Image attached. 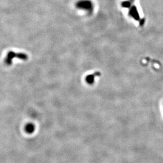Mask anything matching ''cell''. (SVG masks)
Instances as JSON below:
<instances>
[{
	"label": "cell",
	"mask_w": 163,
	"mask_h": 163,
	"mask_svg": "<svg viewBox=\"0 0 163 163\" xmlns=\"http://www.w3.org/2000/svg\"><path fill=\"white\" fill-rule=\"evenodd\" d=\"M76 7L80 10L87 11L89 13H92L94 4L90 0H79L76 3Z\"/></svg>",
	"instance_id": "cell-1"
},
{
	"label": "cell",
	"mask_w": 163,
	"mask_h": 163,
	"mask_svg": "<svg viewBox=\"0 0 163 163\" xmlns=\"http://www.w3.org/2000/svg\"><path fill=\"white\" fill-rule=\"evenodd\" d=\"M14 58H16V52L10 51L7 53V56L5 59V63L7 65H11L12 63V60Z\"/></svg>",
	"instance_id": "cell-2"
},
{
	"label": "cell",
	"mask_w": 163,
	"mask_h": 163,
	"mask_svg": "<svg viewBox=\"0 0 163 163\" xmlns=\"http://www.w3.org/2000/svg\"><path fill=\"white\" fill-rule=\"evenodd\" d=\"M162 108H163V106H162Z\"/></svg>",
	"instance_id": "cell-6"
},
{
	"label": "cell",
	"mask_w": 163,
	"mask_h": 163,
	"mask_svg": "<svg viewBox=\"0 0 163 163\" xmlns=\"http://www.w3.org/2000/svg\"><path fill=\"white\" fill-rule=\"evenodd\" d=\"M16 58L21 60L25 61L28 59V56L26 53L23 52H17L16 53Z\"/></svg>",
	"instance_id": "cell-4"
},
{
	"label": "cell",
	"mask_w": 163,
	"mask_h": 163,
	"mask_svg": "<svg viewBox=\"0 0 163 163\" xmlns=\"http://www.w3.org/2000/svg\"><path fill=\"white\" fill-rule=\"evenodd\" d=\"M100 75V73L99 72H96L94 74H92V75H90L87 76L86 77V81L89 84H92L94 82V77L96 76H99Z\"/></svg>",
	"instance_id": "cell-3"
},
{
	"label": "cell",
	"mask_w": 163,
	"mask_h": 163,
	"mask_svg": "<svg viewBox=\"0 0 163 163\" xmlns=\"http://www.w3.org/2000/svg\"><path fill=\"white\" fill-rule=\"evenodd\" d=\"M33 129H34V128H33V125H29L26 127V130L29 132H33Z\"/></svg>",
	"instance_id": "cell-5"
}]
</instances>
